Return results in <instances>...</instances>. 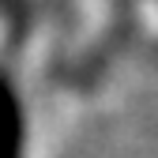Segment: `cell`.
<instances>
[{
  "mask_svg": "<svg viewBox=\"0 0 158 158\" xmlns=\"http://www.w3.org/2000/svg\"><path fill=\"white\" fill-rule=\"evenodd\" d=\"M23 143H27L23 106H19L11 79L0 72V158H23Z\"/></svg>",
  "mask_w": 158,
  "mask_h": 158,
  "instance_id": "6da1fadb",
  "label": "cell"
}]
</instances>
